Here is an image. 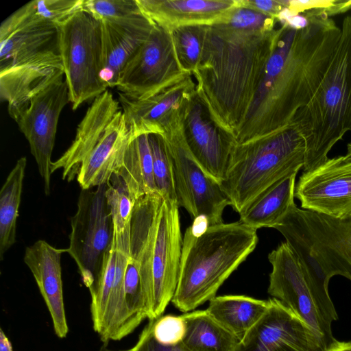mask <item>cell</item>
<instances>
[{"label":"cell","instance_id":"d6a6232c","mask_svg":"<svg viewBox=\"0 0 351 351\" xmlns=\"http://www.w3.org/2000/svg\"><path fill=\"white\" fill-rule=\"evenodd\" d=\"M116 247L114 243L106 252L95 288L90 291V314L94 330L101 335L106 311L112 288L116 268Z\"/></svg>","mask_w":351,"mask_h":351},{"label":"cell","instance_id":"83f0119b","mask_svg":"<svg viewBox=\"0 0 351 351\" xmlns=\"http://www.w3.org/2000/svg\"><path fill=\"white\" fill-rule=\"evenodd\" d=\"M117 174L125 182L134 201L145 195L157 192L148 134H141L130 139L122 167Z\"/></svg>","mask_w":351,"mask_h":351},{"label":"cell","instance_id":"836d02e7","mask_svg":"<svg viewBox=\"0 0 351 351\" xmlns=\"http://www.w3.org/2000/svg\"><path fill=\"white\" fill-rule=\"evenodd\" d=\"M82 10L99 21L130 23L146 16L136 0H84Z\"/></svg>","mask_w":351,"mask_h":351},{"label":"cell","instance_id":"9a60e30c","mask_svg":"<svg viewBox=\"0 0 351 351\" xmlns=\"http://www.w3.org/2000/svg\"><path fill=\"white\" fill-rule=\"evenodd\" d=\"M268 260L271 265L269 294L306 322L328 349L336 339L331 326L318 313L296 256L285 241L269 254Z\"/></svg>","mask_w":351,"mask_h":351},{"label":"cell","instance_id":"5bb4252c","mask_svg":"<svg viewBox=\"0 0 351 351\" xmlns=\"http://www.w3.org/2000/svg\"><path fill=\"white\" fill-rule=\"evenodd\" d=\"M295 197L304 210L337 219L351 217V143L345 155L303 172Z\"/></svg>","mask_w":351,"mask_h":351},{"label":"cell","instance_id":"7a4b0ae2","mask_svg":"<svg viewBox=\"0 0 351 351\" xmlns=\"http://www.w3.org/2000/svg\"><path fill=\"white\" fill-rule=\"evenodd\" d=\"M278 28L208 26L203 53L192 74L195 90L213 119L234 138L261 82Z\"/></svg>","mask_w":351,"mask_h":351},{"label":"cell","instance_id":"ba28073f","mask_svg":"<svg viewBox=\"0 0 351 351\" xmlns=\"http://www.w3.org/2000/svg\"><path fill=\"white\" fill-rule=\"evenodd\" d=\"M58 42L73 110L108 90L101 77L100 21L80 10L58 27Z\"/></svg>","mask_w":351,"mask_h":351},{"label":"cell","instance_id":"4fadbf2b","mask_svg":"<svg viewBox=\"0 0 351 351\" xmlns=\"http://www.w3.org/2000/svg\"><path fill=\"white\" fill-rule=\"evenodd\" d=\"M181 116L190 152L203 170L221 184L237 144L235 138L213 119L196 90L184 101Z\"/></svg>","mask_w":351,"mask_h":351},{"label":"cell","instance_id":"484cf974","mask_svg":"<svg viewBox=\"0 0 351 351\" xmlns=\"http://www.w3.org/2000/svg\"><path fill=\"white\" fill-rule=\"evenodd\" d=\"M185 334L181 342L186 351H236L240 339L206 310L182 314Z\"/></svg>","mask_w":351,"mask_h":351},{"label":"cell","instance_id":"d6986e66","mask_svg":"<svg viewBox=\"0 0 351 351\" xmlns=\"http://www.w3.org/2000/svg\"><path fill=\"white\" fill-rule=\"evenodd\" d=\"M191 74L166 87L156 95L141 100L119 93L120 106L132 137L152 133L162 134V123L195 91Z\"/></svg>","mask_w":351,"mask_h":351},{"label":"cell","instance_id":"d590c367","mask_svg":"<svg viewBox=\"0 0 351 351\" xmlns=\"http://www.w3.org/2000/svg\"><path fill=\"white\" fill-rule=\"evenodd\" d=\"M284 3L295 14L329 18L351 10V0H284Z\"/></svg>","mask_w":351,"mask_h":351},{"label":"cell","instance_id":"ab89813d","mask_svg":"<svg viewBox=\"0 0 351 351\" xmlns=\"http://www.w3.org/2000/svg\"><path fill=\"white\" fill-rule=\"evenodd\" d=\"M240 5L274 17L285 7L284 0H239Z\"/></svg>","mask_w":351,"mask_h":351},{"label":"cell","instance_id":"277c9868","mask_svg":"<svg viewBox=\"0 0 351 351\" xmlns=\"http://www.w3.org/2000/svg\"><path fill=\"white\" fill-rule=\"evenodd\" d=\"M256 232L239 221L210 226L199 236L188 227L171 301L174 306L187 313L215 297L223 282L255 250Z\"/></svg>","mask_w":351,"mask_h":351},{"label":"cell","instance_id":"30bf717a","mask_svg":"<svg viewBox=\"0 0 351 351\" xmlns=\"http://www.w3.org/2000/svg\"><path fill=\"white\" fill-rule=\"evenodd\" d=\"M107 184L82 189L77 209L71 218L69 246L66 252L75 261L82 282L95 287L104 256L113 243L112 220L106 199Z\"/></svg>","mask_w":351,"mask_h":351},{"label":"cell","instance_id":"6da1fadb","mask_svg":"<svg viewBox=\"0 0 351 351\" xmlns=\"http://www.w3.org/2000/svg\"><path fill=\"white\" fill-rule=\"evenodd\" d=\"M306 16L308 22L302 28L279 25L261 82L237 130L238 144L289 124L319 86L337 46L341 27L331 18Z\"/></svg>","mask_w":351,"mask_h":351},{"label":"cell","instance_id":"4316f807","mask_svg":"<svg viewBox=\"0 0 351 351\" xmlns=\"http://www.w3.org/2000/svg\"><path fill=\"white\" fill-rule=\"evenodd\" d=\"M84 0H34L27 3L4 20L0 40L15 29L29 24L58 27L82 9Z\"/></svg>","mask_w":351,"mask_h":351},{"label":"cell","instance_id":"ac0fdd59","mask_svg":"<svg viewBox=\"0 0 351 351\" xmlns=\"http://www.w3.org/2000/svg\"><path fill=\"white\" fill-rule=\"evenodd\" d=\"M64 76L58 43L0 70V98L14 120L41 89Z\"/></svg>","mask_w":351,"mask_h":351},{"label":"cell","instance_id":"8992f818","mask_svg":"<svg viewBox=\"0 0 351 351\" xmlns=\"http://www.w3.org/2000/svg\"><path fill=\"white\" fill-rule=\"evenodd\" d=\"M292 121L305 141L303 172L324 164L333 146L351 131V16L343 21L337 46L319 86Z\"/></svg>","mask_w":351,"mask_h":351},{"label":"cell","instance_id":"f546056e","mask_svg":"<svg viewBox=\"0 0 351 351\" xmlns=\"http://www.w3.org/2000/svg\"><path fill=\"white\" fill-rule=\"evenodd\" d=\"M27 165L25 157L20 158L8 174L0 191V259L15 243L16 221Z\"/></svg>","mask_w":351,"mask_h":351},{"label":"cell","instance_id":"8d00e7d4","mask_svg":"<svg viewBox=\"0 0 351 351\" xmlns=\"http://www.w3.org/2000/svg\"><path fill=\"white\" fill-rule=\"evenodd\" d=\"M226 23L234 28L246 30L271 29L278 24L276 19L243 7L240 3Z\"/></svg>","mask_w":351,"mask_h":351},{"label":"cell","instance_id":"8fae6325","mask_svg":"<svg viewBox=\"0 0 351 351\" xmlns=\"http://www.w3.org/2000/svg\"><path fill=\"white\" fill-rule=\"evenodd\" d=\"M170 30L156 24L146 42L122 69L116 88L130 99L149 98L185 75Z\"/></svg>","mask_w":351,"mask_h":351},{"label":"cell","instance_id":"74e56055","mask_svg":"<svg viewBox=\"0 0 351 351\" xmlns=\"http://www.w3.org/2000/svg\"><path fill=\"white\" fill-rule=\"evenodd\" d=\"M185 330V322L182 315H166L153 319L154 337L162 344L180 343L184 338Z\"/></svg>","mask_w":351,"mask_h":351},{"label":"cell","instance_id":"7bdbcfd3","mask_svg":"<svg viewBox=\"0 0 351 351\" xmlns=\"http://www.w3.org/2000/svg\"><path fill=\"white\" fill-rule=\"evenodd\" d=\"M98 351H124V350H114L110 349L107 347V344H104Z\"/></svg>","mask_w":351,"mask_h":351},{"label":"cell","instance_id":"44dd1931","mask_svg":"<svg viewBox=\"0 0 351 351\" xmlns=\"http://www.w3.org/2000/svg\"><path fill=\"white\" fill-rule=\"evenodd\" d=\"M156 24L171 29L227 23L239 0H136Z\"/></svg>","mask_w":351,"mask_h":351},{"label":"cell","instance_id":"603a6c76","mask_svg":"<svg viewBox=\"0 0 351 351\" xmlns=\"http://www.w3.org/2000/svg\"><path fill=\"white\" fill-rule=\"evenodd\" d=\"M302 213L332 276L351 280V217L337 219L304 209Z\"/></svg>","mask_w":351,"mask_h":351},{"label":"cell","instance_id":"5b68a950","mask_svg":"<svg viewBox=\"0 0 351 351\" xmlns=\"http://www.w3.org/2000/svg\"><path fill=\"white\" fill-rule=\"evenodd\" d=\"M131 138L119 101L106 90L93 99L71 145L52 162L51 172L62 169V179L76 178L82 189L107 184L121 168Z\"/></svg>","mask_w":351,"mask_h":351},{"label":"cell","instance_id":"52a82bcc","mask_svg":"<svg viewBox=\"0 0 351 351\" xmlns=\"http://www.w3.org/2000/svg\"><path fill=\"white\" fill-rule=\"evenodd\" d=\"M306 144L296 124H289L237 144L220 185L239 214L259 194L304 167Z\"/></svg>","mask_w":351,"mask_h":351},{"label":"cell","instance_id":"f35d334b","mask_svg":"<svg viewBox=\"0 0 351 351\" xmlns=\"http://www.w3.org/2000/svg\"><path fill=\"white\" fill-rule=\"evenodd\" d=\"M153 320H149L141 332L135 345L124 351H186L182 343L165 345L158 342L152 332Z\"/></svg>","mask_w":351,"mask_h":351},{"label":"cell","instance_id":"60d3db41","mask_svg":"<svg viewBox=\"0 0 351 351\" xmlns=\"http://www.w3.org/2000/svg\"><path fill=\"white\" fill-rule=\"evenodd\" d=\"M325 351H351V341L341 342L336 340V341Z\"/></svg>","mask_w":351,"mask_h":351},{"label":"cell","instance_id":"e0dca14e","mask_svg":"<svg viewBox=\"0 0 351 351\" xmlns=\"http://www.w3.org/2000/svg\"><path fill=\"white\" fill-rule=\"evenodd\" d=\"M274 228L281 233L296 256L318 313L331 326L338 319L328 288L332 275L315 245L302 209L295 204Z\"/></svg>","mask_w":351,"mask_h":351},{"label":"cell","instance_id":"f1b7e54d","mask_svg":"<svg viewBox=\"0 0 351 351\" xmlns=\"http://www.w3.org/2000/svg\"><path fill=\"white\" fill-rule=\"evenodd\" d=\"M58 27L23 25L0 40V70L58 43Z\"/></svg>","mask_w":351,"mask_h":351},{"label":"cell","instance_id":"2e32d148","mask_svg":"<svg viewBox=\"0 0 351 351\" xmlns=\"http://www.w3.org/2000/svg\"><path fill=\"white\" fill-rule=\"evenodd\" d=\"M260 320L241 339L236 351H325L322 339L280 300L269 299Z\"/></svg>","mask_w":351,"mask_h":351},{"label":"cell","instance_id":"cb8c5ba5","mask_svg":"<svg viewBox=\"0 0 351 351\" xmlns=\"http://www.w3.org/2000/svg\"><path fill=\"white\" fill-rule=\"evenodd\" d=\"M297 173L283 177L263 191L242 210L239 221L256 230L274 228L295 205Z\"/></svg>","mask_w":351,"mask_h":351},{"label":"cell","instance_id":"e575fe53","mask_svg":"<svg viewBox=\"0 0 351 351\" xmlns=\"http://www.w3.org/2000/svg\"><path fill=\"white\" fill-rule=\"evenodd\" d=\"M148 136L156 191L163 199L176 202L172 164L165 138L158 133Z\"/></svg>","mask_w":351,"mask_h":351},{"label":"cell","instance_id":"3957f363","mask_svg":"<svg viewBox=\"0 0 351 351\" xmlns=\"http://www.w3.org/2000/svg\"><path fill=\"white\" fill-rule=\"evenodd\" d=\"M182 243L176 202L163 199L157 192L135 201L129 255L138 268L149 320L161 317L172 301Z\"/></svg>","mask_w":351,"mask_h":351},{"label":"cell","instance_id":"9c48e42d","mask_svg":"<svg viewBox=\"0 0 351 351\" xmlns=\"http://www.w3.org/2000/svg\"><path fill=\"white\" fill-rule=\"evenodd\" d=\"M182 104L161 125L172 164L177 204L193 219L204 216L210 226L223 223V213L230 202L219 182L203 170L188 148L183 132Z\"/></svg>","mask_w":351,"mask_h":351},{"label":"cell","instance_id":"1f68e13d","mask_svg":"<svg viewBox=\"0 0 351 351\" xmlns=\"http://www.w3.org/2000/svg\"><path fill=\"white\" fill-rule=\"evenodd\" d=\"M169 29L182 69L192 75L203 53L208 25H186Z\"/></svg>","mask_w":351,"mask_h":351},{"label":"cell","instance_id":"b9f144b4","mask_svg":"<svg viewBox=\"0 0 351 351\" xmlns=\"http://www.w3.org/2000/svg\"><path fill=\"white\" fill-rule=\"evenodd\" d=\"M0 351H13L12 343L2 328L0 329Z\"/></svg>","mask_w":351,"mask_h":351},{"label":"cell","instance_id":"7c38bea8","mask_svg":"<svg viewBox=\"0 0 351 351\" xmlns=\"http://www.w3.org/2000/svg\"><path fill=\"white\" fill-rule=\"evenodd\" d=\"M64 77L33 95L28 106L14 119L29 144L46 195L50 193L51 154L59 117L62 109L70 102Z\"/></svg>","mask_w":351,"mask_h":351},{"label":"cell","instance_id":"7402d4cb","mask_svg":"<svg viewBox=\"0 0 351 351\" xmlns=\"http://www.w3.org/2000/svg\"><path fill=\"white\" fill-rule=\"evenodd\" d=\"M100 23L101 77L108 88H116L124 66L148 39L156 23L147 16L130 23Z\"/></svg>","mask_w":351,"mask_h":351},{"label":"cell","instance_id":"d4e9b609","mask_svg":"<svg viewBox=\"0 0 351 351\" xmlns=\"http://www.w3.org/2000/svg\"><path fill=\"white\" fill-rule=\"evenodd\" d=\"M269 305V300L243 295H225L212 298L206 311L241 340L263 316Z\"/></svg>","mask_w":351,"mask_h":351},{"label":"cell","instance_id":"ffe728a7","mask_svg":"<svg viewBox=\"0 0 351 351\" xmlns=\"http://www.w3.org/2000/svg\"><path fill=\"white\" fill-rule=\"evenodd\" d=\"M64 252L66 249H58L38 240L26 247L23 258L45 302L59 338H65L69 332L62 280L61 256Z\"/></svg>","mask_w":351,"mask_h":351},{"label":"cell","instance_id":"4dcf8cb0","mask_svg":"<svg viewBox=\"0 0 351 351\" xmlns=\"http://www.w3.org/2000/svg\"><path fill=\"white\" fill-rule=\"evenodd\" d=\"M106 195L112 220L115 247L129 255L131 221L135 201L125 182L117 173H114L107 183Z\"/></svg>","mask_w":351,"mask_h":351}]
</instances>
